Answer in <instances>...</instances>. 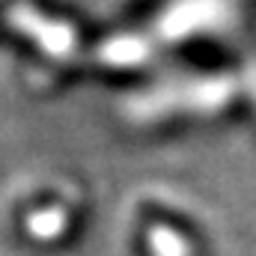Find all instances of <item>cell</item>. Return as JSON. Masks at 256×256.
<instances>
[]
</instances>
